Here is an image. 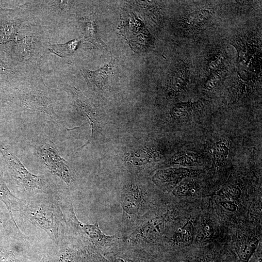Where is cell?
<instances>
[{
    "mask_svg": "<svg viewBox=\"0 0 262 262\" xmlns=\"http://www.w3.org/2000/svg\"><path fill=\"white\" fill-rule=\"evenodd\" d=\"M33 262H51L46 251L38 252Z\"/></svg>",
    "mask_w": 262,
    "mask_h": 262,
    "instance_id": "27",
    "label": "cell"
},
{
    "mask_svg": "<svg viewBox=\"0 0 262 262\" xmlns=\"http://www.w3.org/2000/svg\"><path fill=\"white\" fill-rule=\"evenodd\" d=\"M194 192V187L193 183L186 180L180 182L172 191L173 194L178 197L189 196Z\"/></svg>",
    "mask_w": 262,
    "mask_h": 262,
    "instance_id": "18",
    "label": "cell"
},
{
    "mask_svg": "<svg viewBox=\"0 0 262 262\" xmlns=\"http://www.w3.org/2000/svg\"><path fill=\"white\" fill-rule=\"evenodd\" d=\"M80 40L74 39L66 43L51 45L49 50L50 52L61 57H65L72 54L78 48Z\"/></svg>",
    "mask_w": 262,
    "mask_h": 262,
    "instance_id": "15",
    "label": "cell"
},
{
    "mask_svg": "<svg viewBox=\"0 0 262 262\" xmlns=\"http://www.w3.org/2000/svg\"><path fill=\"white\" fill-rule=\"evenodd\" d=\"M147 153L142 151H137L134 152L130 159V161L133 164L136 166H141L147 164L148 163L150 162V160L148 159L149 157H148Z\"/></svg>",
    "mask_w": 262,
    "mask_h": 262,
    "instance_id": "21",
    "label": "cell"
},
{
    "mask_svg": "<svg viewBox=\"0 0 262 262\" xmlns=\"http://www.w3.org/2000/svg\"><path fill=\"white\" fill-rule=\"evenodd\" d=\"M113 65L114 61L111 60L108 64L95 71L83 69V75L88 86L93 90L101 89L108 79Z\"/></svg>",
    "mask_w": 262,
    "mask_h": 262,
    "instance_id": "11",
    "label": "cell"
},
{
    "mask_svg": "<svg viewBox=\"0 0 262 262\" xmlns=\"http://www.w3.org/2000/svg\"><path fill=\"white\" fill-rule=\"evenodd\" d=\"M213 225L209 221L204 219L201 223L200 230L196 236L197 240L202 242H206L213 238Z\"/></svg>",
    "mask_w": 262,
    "mask_h": 262,
    "instance_id": "17",
    "label": "cell"
},
{
    "mask_svg": "<svg viewBox=\"0 0 262 262\" xmlns=\"http://www.w3.org/2000/svg\"><path fill=\"white\" fill-rule=\"evenodd\" d=\"M18 211L31 223L43 230L55 245L59 244L64 235L61 229L65 221L58 199L45 194L28 196L21 199Z\"/></svg>",
    "mask_w": 262,
    "mask_h": 262,
    "instance_id": "1",
    "label": "cell"
},
{
    "mask_svg": "<svg viewBox=\"0 0 262 262\" xmlns=\"http://www.w3.org/2000/svg\"><path fill=\"white\" fill-rule=\"evenodd\" d=\"M172 171L164 172L160 175V180L164 183H168L170 185H174L179 183L182 179L186 177L193 175L194 171L186 168L175 169Z\"/></svg>",
    "mask_w": 262,
    "mask_h": 262,
    "instance_id": "14",
    "label": "cell"
},
{
    "mask_svg": "<svg viewBox=\"0 0 262 262\" xmlns=\"http://www.w3.org/2000/svg\"><path fill=\"white\" fill-rule=\"evenodd\" d=\"M59 202L66 225L72 232L71 236L80 245L92 246L99 251L107 252L114 251L122 243L121 237L105 234L97 222L85 224L79 221L75 213L71 199L59 198Z\"/></svg>",
    "mask_w": 262,
    "mask_h": 262,
    "instance_id": "2",
    "label": "cell"
},
{
    "mask_svg": "<svg viewBox=\"0 0 262 262\" xmlns=\"http://www.w3.org/2000/svg\"><path fill=\"white\" fill-rule=\"evenodd\" d=\"M214 61H213L210 63V67L211 69H214L216 67H218L219 66L222 64V58L221 56L217 58Z\"/></svg>",
    "mask_w": 262,
    "mask_h": 262,
    "instance_id": "28",
    "label": "cell"
},
{
    "mask_svg": "<svg viewBox=\"0 0 262 262\" xmlns=\"http://www.w3.org/2000/svg\"><path fill=\"white\" fill-rule=\"evenodd\" d=\"M118 197L122 215L117 235L123 237L131 230L144 215L153 209L154 201L144 183L135 181L126 183Z\"/></svg>",
    "mask_w": 262,
    "mask_h": 262,
    "instance_id": "3",
    "label": "cell"
},
{
    "mask_svg": "<svg viewBox=\"0 0 262 262\" xmlns=\"http://www.w3.org/2000/svg\"><path fill=\"white\" fill-rule=\"evenodd\" d=\"M213 154L215 162L217 163L218 161H223L226 160L228 150L226 147H222L221 150H220L219 144H216L213 148Z\"/></svg>",
    "mask_w": 262,
    "mask_h": 262,
    "instance_id": "24",
    "label": "cell"
},
{
    "mask_svg": "<svg viewBox=\"0 0 262 262\" xmlns=\"http://www.w3.org/2000/svg\"><path fill=\"white\" fill-rule=\"evenodd\" d=\"M186 78L185 73L183 71L178 72L172 82V88L175 91H179L182 86Z\"/></svg>",
    "mask_w": 262,
    "mask_h": 262,
    "instance_id": "25",
    "label": "cell"
},
{
    "mask_svg": "<svg viewBox=\"0 0 262 262\" xmlns=\"http://www.w3.org/2000/svg\"><path fill=\"white\" fill-rule=\"evenodd\" d=\"M51 262H84L79 244L71 236H63L54 248L46 251Z\"/></svg>",
    "mask_w": 262,
    "mask_h": 262,
    "instance_id": "7",
    "label": "cell"
},
{
    "mask_svg": "<svg viewBox=\"0 0 262 262\" xmlns=\"http://www.w3.org/2000/svg\"><path fill=\"white\" fill-rule=\"evenodd\" d=\"M38 253L21 241L7 249L0 250V262H33Z\"/></svg>",
    "mask_w": 262,
    "mask_h": 262,
    "instance_id": "9",
    "label": "cell"
},
{
    "mask_svg": "<svg viewBox=\"0 0 262 262\" xmlns=\"http://www.w3.org/2000/svg\"><path fill=\"white\" fill-rule=\"evenodd\" d=\"M84 25V39L99 49H106V44L98 37L94 14H90L85 18Z\"/></svg>",
    "mask_w": 262,
    "mask_h": 262,
    "instance_id": "13",
    "label": "cell"
},
{
    "mask_svg": "<svg viewBox=\"0 0 262 262\" xmlns=\"http://www.w3.org/2000/svg\"><path fill=\"white\" fill-rule=\"evenodd\" d=\"M194 239V227L192 222L188 221L173 232L169 241L174 246L185 247L191 245Z\"/></svg>",
    "mask_w": 262,
    "mask_h": 262,
    "instance_id": "12",
    "label": "cell"
},
{
    "mask_svg": "<svg viewBox=\"0 0 262 262\" xmlns=\"http://www.w3.org/2000/svg\"><path fill=\"white\" fill-rule=\"evenodd\" d=\"M259 244L257 238H252L242 242L237 250V253L242 262H248L255 252Z\"/></svg>",
    "mask_w": 262,
    "mask_h": 262,
    "instance_id": "16",
    "label": "cell"
},
{
    "mask_svg": "<svg viewBox=\"0 0 262 262\" xmlns=\"http://www.w3.org/2000/svg\"><path fill=\"white\" fill-rule=\"evenodd\" d=\"M210 12L208 10H201L194 12L190 14L188 19L191 24H198L205 21L209 18Z\"/></svg>",
    "mask_w": 262,
    "mask_h": 262,
    "instance_id": "20",
    "label": "cell"
},
{
    "mask_svg": "<svg viewBox=\"0 0 262 262\" xmlns=\"http://www.w3.org/2000/svg\"><path fill=\"white\" fill-rule=\"evenodd\" d=\"M74 98L82 113L88 118L91 128V135L88 142L83 145V147L92 141L100 129L99 119L95 108L89 102L87 99L79 91L75 89Z\"/></svg>",
    "mask_w": 262,
    "mask_h": 262,
    "instance_id": "10",
    "label": "cell"
},
{
    "mask_svg": "<svg viewBox=\"0 0 262 262\" xmlns=\"http://www.w3.org/2000/svg\"><path fill=\"white\" fill-rule=\"evenodd\" d=\"M191 105L188 103H180L177 105L172 109L170 115L173 117L186 116L191 113Z\"/></svg>",
    "mask_w": 262,
    "mask_h": 262,
    "instance_id": "22",
    "label": "cell"
},
{
    "mask_svg": "<svg viewBox=\"0 0 262 262\" xmlns=\"http://www.w3.org/2000/svg\"><path fill=\"white\" fill-rule=\"evenodd\" d=\"M36 153L49 172L70 186L74 181L68 163L59 154L53 142L47 136L38 137L33 142Z\"/></svg>",
    "mask_w": 262,
    "mask_h": 262,
    "instance_id": "6",
    "label": "cell"
},
{
    "mask_svg": "<svg viewBox=\"0 0 262 262\" xmlns=\"http://www.w3.org/2000/svg\"><path fill=\"white\" fill-rule=\"evenodd\" d=\"M0 150L22 193L27 197L39 194H53L52 187L45 176L34 175L29 172L19 159L0 143Z\"/></svg>",
    "mask_w": 262,
    "mask_h": 262,
    "instance_id": "5",
    "label": "cell"
},
{
    "mask_svg": "<svg viewBox=\"0 0 262 262\" xmlns=\"http://www.w3.org/2000/svg\"><path fill=\"white\" fill-rule=\"evenodd\" d=\"M255 262H262V257H259Z\"/></svg>",
    "mask_w": 262,
    "mask_h": 262,
    "instance_id": "29",
    "label": "cell"
},
{
    "mask_svg": "<svg viewBox=\"0 0 262 262\" xmlns=\"http://www.w3.org/2000/svg\"><path fill=\"white\" fill-rule=\"evenodd\" d=\"M240 192L236 188L228 187L222 189L219 193V196L222 200L233 201L239 196Z\"/></svg>",
    "mask_w": 262,
    "mask_h": 262,
    "instance_id": "23",
    "label": "cell"
},
{
    "mask_svg": "<svg viewBox=\"0 0 262 262\" xmlns=\"http://www.w3.org/2000/svg\"><path fill=\"white\" fill-rule=\"evenodd\" d=\"M220 204L224 209L230 212H235L238 209L237 204L233 201L221 200Z\"/></svg>",
    "mask_w": 262,
    "mask_h": 262,
    "instance_id": "26",
    "label": "cell"
},
{
    "mask_svg": "<svg viewBox=\"0 0 262 262\" xmlns=\"http://www.w3.org/2000/svg\"><path fill=\"white\" fill-rule=\"evenodd\" d=\"M21 102L29 111L42 113L49 115L54 121L61 123V117L54 111L48 97L40 93H27L21 97Z\"/></svg>",
    "mask_w": 262,
    "mask_h": 262,
    "instance_id": "8",
    "label": "cell"
},
{
    "mask_svg": "<svg viewBox=\"0 0 262 262\" xmlns=\"http://www.w3.org/2000/svg\"><path fill=\"white\" fill-rule=\"evenodd\" d=\"M199 161V157L194 153H185L172 159L171 164L183 166H189L195 164Z\"/></svg>",
    "mask_w": 262,
    "mask_h": 262,
    "instance_id": "19",
    "label": "cell"
},
{
    "mask_svg": "<svg viewBox=\"0 0 262 262\" xmlns=\"http://www.w3.org/2000/svg\"><path fill=\"white\" fill-rule=\"evenodd\" d=\"M167 210L163 213H156L153 209L144 215L126 235L121 237L127 245L144 249L154 245L163 237L171 219Z\"/></svg>",
    "mask_w": 262,
    "mask_h": 262,
    "instance_id": "4",
    "label": "cell"
}]
</instances>
